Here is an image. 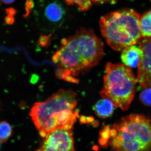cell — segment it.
<instances>
[{"instance_id": "6da1fadb", "label": "cell", "mask_w": 151, "mask_h": 151, "mask_svg": "<svg viewBox=\"0 0 151 151\" xmlns=\"http://www.w3.org/2000/svg\"><path fill=\"white\" fill-rule=\"evenodd\" d=\"M104 54L102 41L91 29L81 27L64 38L52 57L60 78L77 84L79 76L97 65Z\"/></svg>"}, {"instance_id": "7a4b0ae2", "label": "cell", "mask_w": 151, "mask_h": 151, "mask_svg": "<svg viewBox=\"0 0 151 151\" xmlns=\"http://www.w3.org/2000/svg\"><path fill=\"white\" fill-rule=\"evenodd\" d=\"M76 97L73 90L61 89L45 101L34 104L29 115L42 137L58 129H71L78 117Z\"/></svg>"}, {"instance_id": "3957f363", "label": "cell", "mask_w": 151, "mask_h": 151, "mask_svg": "<svg viewBox=\"0 0 151 151\" xmlns=\"http://www.w3.org/2000/svg\"><path fill=\"white\" fill-rule=\"evenodd\" d=\"M108 142L114 151H151V119L141 114L123 117L109 127Z\"/></svg>"}, {"instance_id": "277c9868", "label": "cell", "mask_w": 151, "mask_h": 151, "mask_svg": "<svg viewBox=\"0 0 151 151\" xmlns=\"http://www.w3.org/2000/svg\"><path fill=\"white\" fill-rule=\"evenodd\" d=\"M140 16L136 11L125 9L101 18L102 35L111 48L122 51L128 47L140 43L142 39L139 27Z\"/></svg>"}, {"instance_id": "5b68a950", "label": "cell", "mask_w": 151, "mask_h": 151, "mask_svg": "<svg viewBox=\"0 0 151 151\" xmlns=\"http://www.w3.org/2000/svg\"><path fill=\"white\" fill-rule=\"evenodd\" d=\"M102 98L125 111L129 108L137 92V80L130 68L122 63L108 62L105 66Z\"/></svg>"}, {"instance_id": "8992f818", "label": "cell", "mask_w": 151, "mask_h": 151, "mask_svg": "<svg viewBox=\"0 0 151 151\" xmlns=\"http://www.w3.org/2000/svg\"><path fill=\"white\" fill-rule=\"evenodd\" d=\"M73 133L71 129H59L47 135L37 151H73Z\"/></svg>"}, {"instance_id": "52a82bcc", "label": "cell", "mask_w": 151, "mask_h": 151, "mask_svg": "<svg viewBox=\"0 0 151 151\" xmlns=\"http://www.w3.org/2000/svg\"><path fill=\"white\" fill-rule=\"evenodd\" d=\"M139 44L142 53L138 65L137 80L143 89L151 87V38H142Z\"/></svg>"}, {"instance_id": "ba28073f", "label": "cell", "mask_w": 151, "mask_h": 151, "mask_svg": "<svg viewBox=\"0 0 151 151\" xmlns=\"http://www.w3.org/2000/svg\"><path fill=\"white\" fill-rule=\"evenodd\" d=\"M65 15L63 6L57 1H52L47 4L44 9V17L52 23L61 22L64 20Z\"/></svg>"}, {"instance_id": "9c48e42d", "label": "cell", "mask_w": 151, "mask_h": 151, "mask_svg": "<svg viewBox=\"0 0 151 151\" xmlns=\"http://www.w3.org/2000/svg\"><path fill=\"white\" fill-rule=\"evenodd\" d=\"M142 53L140 46L132 45L122 51L121 59L124 65L130 68L138 67L139 58Z\"/></svg>"}, {"instance_id": "30bf717a", "label": "cell", "mask_w": 151, "mask_h": 151, "mask_svg": "<svg viewBox=\"0 0 151 151\" xmlns=\"http://www.w3.org/2000/svg\"><path fill=\"white\" fill-rule=\"evenodd\" d=\"M115 107L111 100L108 98H103L95 103L94 111L98 117L101 119H107L113 115Z\"/></svg>"}, {"instance_id": "8fae6325", "label": "cell", "mask_w": 151, "mask_h": 151, "mask_svg": "<svg viewBox=\"0 0 151 151\" xmlns=\"http://www.w3.org/2000/svg\"><path fill=\"white\" fill-rule=\"evenodd\" d=\"M139 27L142 38H151V10L140 17Z\"/></svg>"}, {"instance_id": "7c38bea8", "label": "cell", "mask_w": 151, "mask_h": 151, "mask_svg": "<svg viewBox=\"0 0 151 151\" xmlns=\"http://www.w3.org/2000/svg\"><path fill=\"white\" fill-rule=\"evenodd\" d=\"M12 129L9 124L5 121L0 123V144L6 142L12 136Z\"/></svg>"}, {"instance_id": "4fadbf2b", "label": "cell", "mask_w": 151, "mask_h": 151, "mask_svg": "<svg viewBox=\"0 0 151 151\" xmlns=\"http://www.w3.org/2000/svg\"><path fill=\"white\" fill-rule=\"evenodd\" d=\"M65 1L68 5L75 4L78 6L79 10L83 12L88 10L92 6L90 0H65Z\"/></svg>"}, {"instance_id": "5bb4252c", "label": "cell", "mask_w": 151, "mask_h": 151, "mask_svg": "<svg viewBox=\"0 0 151 151\" xmlns=\"http://www.w3.org/2000/svg\"><path fill=\"white\" fill-rule=\"evenodd\" d=\"M139 95V99L144 105L151 107V87L142 89Z\"/></svg>"}, {"instance_id": "9a60e30c", "label": "cell", "mask_w": 151, "mask_h": 151, "mask_svg": "<svg viewBox=\"0 0 151 151\" xmlns=\"http://www.w3.org/2000/svg\"><path fill=\"white\" fill-rule=\"evenodd\" d=\"M34 3L32 0H27L25 4V10L26 13L24 17H27L29 14L31 10L33 7Z\"/></svg>"}, {"instance_id": "2e32d148", "label": "cell", "mask_w": 151, "mask_h": 151, "mask_svg": "<svg viewBox=\"0 0 151 151\" xmlns=\"http://www.w3.org/2000/svg\"><path fill=\"white\" fill-rule=\"evenodd\" d=\"M5 21L6 23L8 24H12L14 23V19L13 16L10 15H7L5 19Z\"/></svg>"}, {"instance_id": "e0dca14e", "label": "cell", "mask_w": 151, "mask_h": 151, "mask_svg": "<svg viewBox=\"0 0 151 151\" xmlns=\"http://www.w3.org/2000/svg\"><path fill=\"white\" fill-rule=\"evenodd\" d=\"M92 2L95 4H101L106 2L114 3L116 0H90Z\"/></svg>"}, {"instance_id": "ac0fdd59", "label": "cell", "mask_w": 151, "mask_h": 151, "mask_svg": "<svg viewBox=\"0 0 151 151\" xmlns=\"http://www.w3.org/2000/svg\"><path fill=\"white\" fill-rule=\"evenodd\" d=\"M6 12L7 14V15H14L17 12L13 8H9L7 9L6 10Z\"/></svg>"}, {"instance_id": "d6986e66", "label": "cell", "mask_w": 151, "mask_h": 151, "mask_svg": "<svg viewBox=\"0 0 151 151\" xmlns=\"http://www.w3.org/2000/svg\"><path fill=\"white\" fill-rule=\"evenodd\" d=\"M2 2L5 4H10L13 3L15 0H1Z\"/></svg>"}, {"instance_id": "ffe728a7", "label": "cell", "mask_w": 151, "mask_h": 151, "mask_svg": "<svg viewBox=\"0 0 151 151\" xmlns=\"http://www.w3.org/2000/svg\"><path fill=\"white\" fill-rule=\"evenodd\" d=\"M1 144H0V150H1Z\"/></svg>"}, {"instance_id": "44dd1931", "label": "cell", "mask_w": 151, "mask_h": 151, "mask_svg": "<svg viewBox=\"0 0 151 151\" xmlns=\"http://www.w3.org/2000/svg\"><path fill=\"white\" fill-rule=\"evenodd\" d=\"M150 1H151V0H150Z\"/></svg>"}]
</instances>
